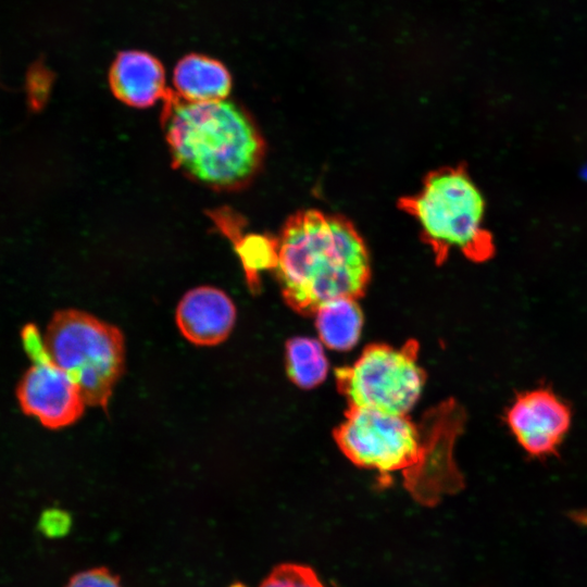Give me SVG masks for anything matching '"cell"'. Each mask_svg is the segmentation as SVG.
<instances>
[{"label": "cell", "instance_id": "6da1fadb", "mask_svg": "<svg viewBox=\"0 0 587 587\" xmlns=\"http://www.w3.org/2000/svg\"><path fill=\"white\" fill-rule=\"evenodd\" d=\"M283 298L302 314L337 298H360L371 276L366 245L345 216L308 209L292 214L277 238Z\"/></svg>", "mask_w": 587, "mask_h": 587}, {"label": "cell", "instance_id": "7a4b0ae2", "mask_svg": "<svg viewBox=\"0 0 587 587\" xmlns=\"http://www.w3.org/2000/svg\"><path fill=\"white\" fill-rule=\"evenodd\" d=\"M161 124L173 165L205 187L241 189L263 164V136L235 101L191 102L167 90Z\"/></svg>", "mask_w": 587, "mask_h": 587}, {"label": "cell", "instance_id": "3957f363", "mask_svg": "<svg viewBox=\"0 0 587 587\" xmlns=\"http://www.w3.org/2000/svg\"><path fill=\"white\" fill-rule=\"evenodd\" d=\"M424 429L408 414L349 408L335 430L342 453L355 465L380 474L401 472L404 486L416 500L429 482L438 454L444 422L439 412L429 415Z\"/></svg>", "mask_w": 587, "mask_h": 587}, {"label": "cell", "instance_id": "277c9868", "mask_svg": "<svg viewBox=\"0 0 587 587\" xmlns=\"http://www.w3.org/2000/svg\"><path fill=\"white\" fill-rule=\"evenodd\" d=\"M398 208L417 222L437 264L453 250L474 262L494 253L491 234L484 227L483 193L463 165L429 172L415 193L398 200Z\"/></svg>", "mask_w": 587, "mask_h": 587}, {"label": "cell", "instance_id": "5b68a950", "mask_svg": "<svg viewBox=\"0 0 587 587\" xmlns=\"http://www.w3.org/2000/svg\"><path fill=\"white\" fill-rule=\"evenodd\" d=\"M43 342L51 360L77 384L85 403L107 409L124 370L120 329L82 311H59Z\"/></svg>", "mask_w": 587, "mask_h": 587}, {"label": "cell", "instance_id": "8992f818", "mask_svg": "<svg viewBox=\"0 0 587 587\" xmlns=\"http://www.w3.org/2000/svg\"><path fill=\"white\" fill-rule=\"evenodd\" d=\"M419 345L367 346L349 366L336 371V384L350 408L408 414L421 397L425 374L417 361Z\"/></svg>", "mask_w": 587, "mask_h": 587}, {"label": "cell", "instance_id": "52a82bcc", "mask_svg": "<svg viewBox=\"0 0 587 587\" xmlns=\"http://www.w3.org/2000/svg\"><path fill=\"white\" fill-rule=\"evenodd\" d=\"M505 422L526 454L547 458L566 437L572 412L555 392L540 387L517 394L505 412Z\"/></svg>", "mask_w": 587, "mask_h": 587}, {"label": "cell", "instance_id": "ba28073f", "mask_svg": "<svg viewBox=\"0 0 587 587\" xmlns=\"http://www.w3.org/2000/svg\"><path fill=\"white\" fill-rule=\"evenodd\" d=\"M30 359L33 365L17 388L23 411L49 428L77 421L86 404L77 384L51 360L46 349Z\"/></svg>", "mask_w": 587, "mask_h": 587}, {"label": "cell", "instance_id": "9c48e42d", "mask_svg": "<svg viewBox=\"0 0 587 587\" xmlns=\"http://www.w3.org/2000/svg\"><path fill=\"white\" fill-rule=\"evenodd\" d=\"M236 320L232 299L221 289L201 286L180 299L176 322L182 334L192 344L214 346L224 341Z\"/></svg>", "mask_w": 587, "mask_h": 587}, {"label": "cell", "instance_id": "30bf717a", "mask_svg": "<svg viewBox=\"0 0 587 587\" xmlns=\"http://www.w3.org/2000/svg\"><path fill=\"white\" fill-rule=\"evenodd\" d=\"M113 95L133 108H148L163 100L165 72L153 55L139 50L122 51L113 61L109 74Z\"/></svg>", "mask_w": 587, "mask_h": 587}, {"label": "cell", "instance_id": "8fae6325", "mask_svg": "<svg viewBox=\"0 0 587 587\" xmlns=\"http://www.w3.org/2000/svg\"><path fill=\"white\" fill-rule=\"evenodd\" d=\"M173 83L175 92L191 102L225 100L232 88V77L225 65L202 54L180 59L174 68Z\"/></svg>", "mask_w": 587, "mask_h": 587}, {"label": "cell", "instance_id": "7c38bea8", "mask_svg": "<svg viewBox=\"0 0 587 587\" xmlns=\"http://www.w3.org/2000/svg\"><path fill=\"white\" fill-rule=\"evenodd\" d=\"M319 340L327 348L347 351L360 339L363 314L354 298H337L322 303L313 313Z\"/></svg>", "mask_w": 587, "mask_h": 587}, {"label": "cell", "instance_id": "4fadbf2b", "mask_svg": "<svg viewBox=\"0 0 587 587\" xmlns=\"http://www.w3.org/2000/svg\"><path fill=\"white\" fill-rule=\"evenodd\" d=\"M286 367L289 378L301 388L320 385L328 372L323 344L310 337H295L286 344Z\"/></svg>", "mask_w": 587, "mask_h": 587}, {"label": "cell", "instance_id": "5bb4252c", "mask_svg": "<svg viewBox=\"0 0 587 587\" xmlns=\"http://www.w3.org/2000/svg\"><path fill=\"white\" fill-rule=\"evenodd\" d=\"M235 247L242 262L248 283L252 289L259 285L261 271L275 268L277 263V238L251 234L239 236Z\"/></svg>", "mask_w": 587, "mask_h": 587}, {"label": "cell", "instance_id": "9a60e30c", "mask_svg": "<svg viewBox=\"0 0 587 587\" xmlns=\"http://www.w3.org/2000/svg\"><path fill=\"white\" fill-rule=\"evenodd\" d=\"M229 587H248L236 582ZM259 587H325L316 573L309 566L297 563L276 565Z\"/></svg>", "mask_w": 587, "mask_h": 587}, {"label": "cell", "instance_id": "2e32d148", "mask_svg": "<svg viewBox=\"0 0 587 587\" xmlns=\"http://www.w3.org/2000/svg\"><path fill=\"white\" fill-rule=\"evenodd\" d=\"M53 75L41 63L30 66L26 76L27 104L32 112H40L47 104Z\"/></svg>", "mask_w": 587, "mask_h": 587}, {"label": "cell", "instance_id": "e0dca14e", "mask_svg": "<svg viewBox=\"0 0 587 587\" xmlns=\"http://www.w3.org/2000/svg\"><path fill=\"white\" fill-rule=\"evenodd\" d=\"M66 587H122L120 578L105 567H93L75 574Z\"/></svg>", "mask_w": 587, "mask_h": 587}, {"label": "cell", "instance_id": "ac0fdd59", "mask_svg": "<svg viewBox=\"0 0 587 587\" xmlns=\"http://www.w3.org/2000/svg\"><path fill=\"white\" fill-rule=\"evenodd\" d=\"M70 516L61 510L46 511L40 519V528L47 536L58 537L64 535L70 528Z\"/></svg>", "mask_w": 587, "mask_h": 587}]
</instances>
